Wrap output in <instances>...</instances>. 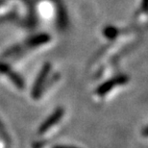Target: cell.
<instances>
[{
  "instance_id": "1",
  "label": "cell",
  "mask_w": 148,
  "mask_h": 148,
  "mask_svg": "<svg viewBox=\"0 0 148 148\" xmlns=\"http://www.w3.org/2000/svg\"><path fill=\"white\" fill-rule=\"evenodd\" d=\"M51 41V38L48 35H38L34 38H31L24 42L17 44L13 48L4 53L2 57L3 62H16L24 59L25 55L40 50L41 47L47 45Z\"/></svg>"
},
{
  "instance_id": "2",
  "label": "cell",
  "mask_w": 148,
  "mask_h": 148,
  "mask_svg": "<svg viewBox=\"0 0 148 148\" xmlns=\"http://www.w3.org/2000/svg\"><path fill=\"white\" fill-rule=\"evenodd\" d=\"M59 79L60 75L57 71L53 69L50 64H46L38 75L34 87L32 88V97L36 100L42 98L47 92H49V90L54 87L55 84L57 85Z\"/></svg>"
},
{
  "instance_id": "3",
  "label": "cell",
  "mask_w": 148,
  "mask_h": 148,
  "mask_svg": "<svg viewBox=\"0 0 148 148\" xmlns=\"http://www.w3.org/2000/svg\"><path fill=\"white\" fill-rule=\"evenodd\" d=\"M33 11L38 18L43 21L60 25L64 24L63 8L58 4L57 0H38Z\"/></svg>"
},
{
  "instance_id": "4",
  "label": "cell",
  "mask_w": 148,
  "mask_h": 148,
  "mask_svg": "<svg viewBox=\"0 0 148 148\" xmlns=\"http://www.w3.org/2000/svg\"><path fill=\"white\" fill-rule=\"evenodd\" d=\"M129 78L126 75H112L110 79H104L103 84L96 88L93 92L94 98L98 101H102L104 99H108L111 94L115 90H118L120 88L128 84Z\"/></svg>"
},
{
  "instance_id": "5",
  "label": "cell",
  "mask_w": 148,
  "mask_h": 148,
  "mask_svg": "<svg viewBox=\"0 0 148 148\" xmlns=\"http://www.w3.org/2000/svg\"><path fill=\"white\" fill-rule=\"evenodd\" d=\"M64 118H66V111L63 108H58L57 110L45 120L40 127L38 135L42 138H48L57 135L58 131L63 126Z\"/></svg>"
},
{
  "instance_id": "6",
  "label": "cell",
  "mask_w": 148,
  "mask_h": 148,
  "mask_svg": "<svg viewBox=\"0 0 148 148\" xmlns=\"http://www.w3.org/2000/svg\"><path fill=\"white\" fill-rule=\"evenodd\" d=\"M0 83L3 86L13 88L14 90H23V83L19 76L12 71L10 64L1 61L0 62Z\"/></svg>"
},
{
  "instance_id": "7",
  "label": "cell",
  "mask_w": 148,
  "mask_h": 148,
  "mask_svg": "<svg viewBox=\"0 0 148 148\" xmlns=\"http://www.w3.org/2000/svg\"><path fill=\"white\" fill-rule=\"evenodd\" d=\"M53 148H77L73 146H66V145H60V146H54Z\"/></svg>"
}]
</instances>
